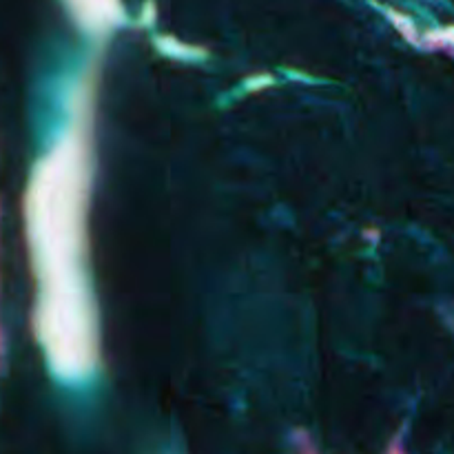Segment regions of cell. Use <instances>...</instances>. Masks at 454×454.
Instances as JSON below:
<instances>
[{
	"label": "cell",
	"mask_w": 454,
	"mask_h": 454,
	"mask_svg": "<svg viewBox=\"0 0 454 454\" xmlns=\"http://www.w3.org/2000/svg\"><path fill=\"white\" fill-rule=\"evenodd\" d=\"M80 158L74 146L40 168L34 233L43 282V331L56 368L80 375L91 364V313L80 244Z\"/></svg>",
	"instance_id": "cell-1"
}]
</instances>
